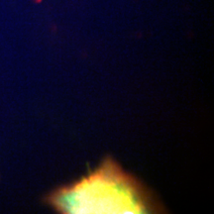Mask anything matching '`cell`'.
<instances>
[{"instance_id": "6da1fadb", "label": "cell", "mask_w": 214, "mask_h": 214, "mask_svg": "<svg viewBox=\"0 0 214 214\" xmlns=\"http://www.w3.org/2000/svg\"><path fill=\"white\" fill-rule=\"evenodd\" d=\"M46 202L64 214H137L162 210L150 190L110 158L79 181L54 190Z\"/></svg>"}]
</instances>
